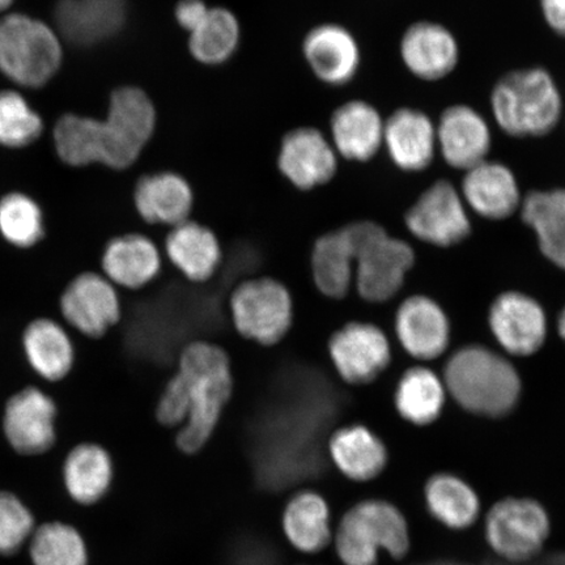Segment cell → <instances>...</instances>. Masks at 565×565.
Wrapping results in <instances>:
<instances>
[{
	"label": "cell",
	"mask_w": 565,
	"mask_h": 565,
	"mask_svg": "<svg viewBox=\"0 0 565 565\" xmlns=\"http://www.w3.org/2000/svg\"><path fill=\"white\" fill-rule=\"evenodd\" d=\"M13 0H0V12L6 11L12 4Z\"/></svg>",
	"instance_id": "43"
},
{
	"label": "cell",
	"mask_w": 565,
	"mask_h": 565,
	"mask_svg": "<svg viewBox=\"0 0 565 565\" xmlns=\"http://www.w3.org/2000/svg\"><path fill=\"white\" fill-rule=\"evenodd\" d=\"M302 53L317 79L333 87L352 82L362 62L356 39L348 28L333 23L309 31L302 42Z\"/></svg>",
	"instance_id": "23"
},
{
	"label": "cell",
	"mask_w": 565,
	"mask_h": 565,
	"mask_svg": "<svg viewBox=\"0 0 565 565\" xmlns=\"http://www.w3.org/2000/svg\"><path fill=\"white\" fill-rule=\"evenodd\" d=\"M210 7L204 0H179L174 9L177 24L192 33L207 17Z\"/></svg>",
	"instance_id": "40"
},
{
	"label": "cell",
	"mask_w": 565,
	"mask_h": 565,
	"mask_svg": "<svg viewBox=\"0 0 565 565\" xmlns=\"http://www.w3.org/2000/svg\"><path fill=\"white\" fill-rule=\"evenodd\" d=\"M343 230L351 244L360 298L373 303L394 298L415 264L413 247L371 221L352 222Z\"/></svg>",
	"instance_id": "6"
},
{
	"label": "cell",
	"mask_w": 565,
	"mask_h": 565,
	"mask_svg": "<svg viewBox=\"0 0 565 565\" xmlns=\"http://www.w3.org/2000/svg\"><path fill=\"white\" fill-rule=\"evenodd\" d=\"M38 521L18 493L0 490V557L11 559L30 543Z\"/></svg>",
	"instance_id": "39"
},
{
	"label": "cell",
	"mask_w": 565,
	"mask_h": 565,
	"mask_svg": "<svg viewBox=\"0 0 565 565\" xmlns=\"http://www.w3.org/2000/svg\"><path fill=\"white\" fill-rule=\"evenodd\" d=\"M189 34V51L193 58L202 65L221 66L237 52L242 26L231 10L212 7L202 23Z\"/></svg>",
	"instance_id": "36"
},
{
	"label": "cell",
	"mask_w": 565,
	"mask_h": 565,
	"mask_svg": "<svg viewBox=\"0 0 565 565\" xmlns=\"http://www.w3.org/2000/svg\"><path fill=\"white\" fill-rule=\"evenodd\" d=\"M494 338L513 356L534 355L545 344L547 318L545 310L530 296L510 291L492 302L489 316Z\"/></svg>",
	"instance_id": "15"
},
{
	"label": "cell",
	"mask_w": 565,
	"mask_h": 565,
	"mask_svg": "<svg viewBox=\"0 0 565 565\" xmlns=\"http://www.w3.org/2000/svg\"><path fill=\"white\" fill-rule=\"evenodd\" d=\"M157 126L151 97L138 87H121L113 92L105 119L62 116L54 129L55 150L71 167L97 162L124 171L136 164Z\"/></svg>",
	"instance_id": "1"
},
{
	"label": "cell",
	"mask_w": 565,
	"mask_h": 565,
	"mask_svg": "<svg viewBox=\"0 0 565 565\" xmlns=\"http://www.w3.org/2000/svg\"><path fill=\"white\" fill-rule=\"evenodd\" d=\"M384 129L385 121L373 105L352 100L339 106L331 116V143L338 157L366 162L384 146Z\"/></svg>",
	"instance_id": "30"
},
{
	"label": "cell",
	"mask_w": 565,
	"mask_h": 565,
	"mask_svg": "<svg viewBox=\"0 0 565 565\" xmlns=\"http://www.w3.org/2000/svg\"><path fill=\"white\" fill-rule=\"evenodd\" d=\"M44 212L33 198L10 193L0 198V236L17 250H31L44 242Z\"/></svg>",
	"instance_id": "37"
},
{
	"label": "cell",
	"mask_w": 565,
	"mask_h": 565,
	"mask_svg": "<svg viewBox=\"0 0 565 565\" xmlns=\"http://www.w3.org/2000/svg\"><path fill=\"white\" fill-rule=\"evenodd\" d=\"M557 329H559V334L563 339H565V308L559 317V322H557Z\"/></svg>",
	"instance_id": "42"
},
{
	"label": "cell",
	"mask_w": 565,
	"mask_h": 565,
	"mask_svg": "<svg viewBox=\"0 0 565 565\" xmlns=\"http://www.w3.org/2000/svg\"><path fill=\"white\" fill-rule=\"evenodd\" d=\"M444 385L466 412L487 418L512 413L521 395V380L510 360L483 345L455 352L445 366Z\"/></svg>",
	"instance_id": "3"
},
{
	"label": "cell",
	"mask_w": 565,
	"mask_h": 565,
	"mask_svg": "<svg viewBox=\"0 0 565 565\" xmlns=\"http://www.w3.org/2000/svg\"><path fill=\"white\" fill-rule=\"evenodd\" d=\"M384 146L395 167L409 173L422 172L435 159L436 125L418 109L395 110L385 121Z\"/></svg>",
	"instance_id": "28"
},
{
	"label": "cell",
	"mask_w": 565,
	"mask_h": 565,
	"mask_svg": "<svg viewBox=\"0 0 565 565\" xmlns=\"http://www.w3.org/2000/svg\"><path fill=\"white\" fill-rule=\"evenodd\" d=\"M280 524L288 545L301 554H320L333 543L330 505L316 490L294 492L282 508Z\"/></svg>",
	"instance_id": "29"
},
{
	"label": "cell",
	"mask_w": 565,
	"mask_h": 565,
	"mask_svg": "<svg viewBox=\"0 0 565 565\" xmlns=\"http://www.w3.org/2000/svg\"><path fill=\"white\" fill-rule=\"evenodd\" d=\"M102 274L121 291L137 292L157 279L164 265L161 249L145 232H126L105 244Z\"/></svg>",
	"instance_id": "16"
},
{
	"label": "cell",
	"mask_w": 565,
	"mask_h": 565,
	"mask_svg": "<svg viewBox=\"0 0 565 565\" xmlns=\"http://www.w3.org/2000/svg\"><path fill=\"white\" fill-rule=\"evenodd\" d=\"M278 169L294 188L309 192L334 179L338 153L320 130L298 127L281 139Z\"/></svg>",
	"instance_id": "14"
},
{
	"label": "cell",
	"mask_w": 565,
	"mask_h": 565,
	"mask_svg": "<svg viewBox=\"0 0 565 565\" xmlns=\"http://www.w3.org/2000/svg\"><path fill=\"white\" fill-rule=\"evenodd\" d=\"M334 548L343 565H377L381 551L404 559L412 546L404 513L385 500H363L342 515Z\"/></svg>",
	"instance_id": "5"
},
{
	"label": "cell",
	"mask_w": 565,
	"mask_h": 565,
	"mask_svg": "<svg viewBox=\"0 0 565 565\" xmlns=\"http://www.w3.org/2000/svg\"><path fill=\"white\" fill-rule=\"evenodd\" d=\"M461 195L466 206L489 221H504L522 203L514 173L503 162L489 159L465 172Z\"/></svg>",
	"instance_id": "26"
},
{
	"label": "cell",
	"mask_w": 565,
	"mask_h": 565,
	"mask_svg": "<svg viewBox=\"0 0 565 565\" xmlns=\"http://www.w3.org/2000/svg\"><path fill=\"white\" fill-rule=\"evenodd\" d=\"M310 273L317 291L323 298L341 301L348 298L355 267L348 235L342 228L316 237L310 250Z\"/></svg>",
	"instance_id": "31"
},
{
	"label": "cell",
	"mask_w": 565,
	"mask_h": 565,
	"mask_svg": "<svg viewBox=\"0 0 565 565\" xmlns=\"http://www.w3.org/2000/svg\"><path fill=\"white\" fill-rule=\"evenodd\" d=\"M55 24L63 38L82 47L108 41L124 30L126 0H60Z\"/></svg>",
	"instance_id": "22"
},
{
	"label": "cell",
	"mask_w": 565,
	"mask_h": 565,
	"mask_svg": "<svg viewBox=\"0 0 565 565\" xmlns=\"http://www.w3.org/2000/svg\"><path fill=\"white\" fill-rule=\"evenodd\" d=\"M447 399L444 381L426 366H414L401 377L395 407L406 422L428 426L440 418Z\"/></svg>",
	"instance_id": "34"
},
{
	"label": "cell",
	"mask_w": 565,
	"mask_h": 565,
	"mask_svg": "<svg viewBox=\"0 0 565 565\" xmlns=\"http://www.w3.org/2000/svg\"><path fill=\"white\" fill-rule=\"evenodd\" d=\"M395 331L408 355L423 362L441 356L450 341L447 315L427 296H413L402 302L395 317Z\"/></svg>",
	"instance_id": "25"
},
{
	"label": "cell",
	"mask_w": 565,
	"mask_h": 565,
	"mask_svg": "<svg viewBox=\"0 0 565 565\" xmlns=\"http://www.w3.org/2000/svg\"><path fill=\"white\" fill-rule=\"evenodd\" d=\"M161 253L193 285H207L223 264V246L215 231L194 218L167 232Z\"/></svg>",
	"instance_id": "17"
},
{
	"label": "cell",
	"mask_w": 565,
	"mask_h": 565,
	"mask_svg": "<svg viewBox=\"0 0 565 565\" xmlns=\"http://www.w3.org/2000/svg\"><path fill=\"white\" fill-rule=\"evenodd\" d=\"M405 223L420 242L439 247L461 244L471 233L463 198L445 180L435 182L418 198L408 209Z\"/></svg>",
	"instance_id": "13"
},
{
	"label": "cell",
	"mask_w": 565,
	"mask_h": 565,
	"mask_svg": "<svg viewBox=\"0 0 565 565\" xmlns=\"http://www.w3.org/2000/svg\"><path fill=\"white\" fill-rule=\"evenodd\" d=\"M25 363L40 380L51 385L62 383L73 372L76 349L73 337L53 317H38L21 333Z\"/></svg>",
	"instance_id": "21"
},
{
	"label": "cell",
	"mask_w": 565,
	"mask_h": 565,
	"mask_svg": "<svg viewBox=\"0 0 565 565\" xmlns=\"http://www.w3.org/2000/svg\"><path fill=\"white\" fill-rule=\"evenodd\" d=\"M327 451L334 468L356 483L371 482L383 475L388 461L384 441L359 423L335 428L329 436Z\"/></svg>",
	"instance_id": "27"
},
{
	"label": "cell",
	"mask_w": 565,
	"mask_h": 565,
	"mask_svg": "<svg viewBox=\"0 0 565 565\" xmlns=\"http://www.w3.org/2000/svg\"><path fill=\"white\" fill-rule=\"evenodd\" d=\"M116 471L115 458L102 444L77 443L63 457V490L73 503L84 508L95 507L111 491Z\"/></svg>",
	"instance_id": "20"
},
{
	"label": "cell",
	"mask_w": 565,
	"mask_h": 565,
	"mask_svg": "<svg viewBox=\"0 0 565 565\" xmlns=\"http://www.w3.org/2000/svg\"><path fill=\"white\" fill-rule=\"evenodd\" d=\"M58 404L38 385H26L6 401L0 430L7 447L21 458H40L58 445Z\"/></svg>",
	"instance_id": "9"
},
{
	"label": "cell",
	"mask_w": 565,
	"mask_h": 565,
	"mask_svg": "<svg viewBox=\"0 0 565 565\" xmlns=\"http://www.w3.org/2000/svg\"><path fill=\"white\" fill-rule=\"evenodd\" d=\"M430 514L444 526L465 530L476 524L480 514L477 492L463 479L448 472L430 478L424 489Z\"/></svg>",
	"instance_id": "33"
},
{
	"label": "cell",
	"mask_w": 565,
	"mask_h": 565,
	"mask_svg": "<svg viewBox=\"0 0 565 565\" xmlns=\"http://www.w3.org/2000/svg\"><path fill=\"white\" fill-rule=\"evenodd\" d=\"M521 216L535 232L543 256L565 270V189L529 193Z\"/></svg>",
	"instance_id": "32"
},
{
	"label": "cell",
	"mask_w": 565,
	"mask_h": 565,
	"mask_svg": "<svg viewBox=\"0 0 565 565\" xmlns=\"http://www.w3.org/2000/svg\"><path fill=\"white\" fill-rule=\"evenodd\" d=\"M328 356L338 377L351 386L373 383L392 360L391 344L376 324L350 321L330 335Z\"/></svg>",
	"instance_id": "12"
},
{
	"label": "cell",
	"mask_w": 565,
	"mask_h": 565,
	"mask_svg": "<svg viewBox=\"0 0 565 565\" xmlns=\"http://www.w3.org/2000/svg\"><path fill=\"white\" fill-rule=\"evenodd\" d=\"M401 58L422 81H441L454 73L459 61L458 42L449 30L433 21H418L401 40Z\"/></svg>",
	"instance_id": "24"
},
{
	"label": "cell",
	"mask_w": 565,
	"mask_h": 565,
	"mask_svg": "<svg viewBox=\"0 0 565 565\" xmlns=\"http://www.w3.org/2000/svg\"><path fill=\"white\" fill-rule=\"evenodd\" d=\"M44 122L25 98L13 90L0 92V145L24 148L34 143Z\"/></svg>",
	"instance_id": "38"
},
{
	"label": "cell",
	"mask_w": 565,
	"mask_h": 565,
	"mask_svg": "<svg viewBox=\"0 0 565 565\" xmlns=\"http://www.w3.org/2000/svg\"><path fill=\"white\" fill-rule=\"evenodd\" d=\"M31 565H89L88 543L79 529L52 520L35 527L26 546Z\"/></svg>",
	"instance_id": "35"
},
{
	"label": "cell",
	"mask_w": 565,
	"mask_h": 565,
	"mask_svg": "<svg viewBox=\"0 0 565 565\" xmlns=\"http://www.w3.org/2000/svg\"><path fill=\"white\" fill-rule=\"evenodd\" d=\"M172 380L188 412L185 424L175 433V447L182 455L194 456L215 434L232 398L228 353L212 342H190L180 352Z\"/></svg>",
	"instance_id": "2"
},
{
	"label": "cell",
	"mask_w": 565,
	"mask_h": 565,
	"mask_svg": "<svg viewBox=\"0 0 565 565\" xmlns=\"http://www.w3.org/2000/svg\"><path fill=\"white\" fill-rule=\"evenodd\" d=\"M132 203L141 222L171 230L192 218L195 195L185 177L164 171L140 177Z\"/></svg>",
	"instance_id": "18"
},
{
	"label": "cell",
	"mask_w": 565,
	"mask_h": 565,
	"mask_svg": "<svg viewBox=\"0 0 565 565\" xmlns=\"http://www.w3.org/2000/svg\"><path fill=\"white\" fill-rule=\"evenodd\" d=\"M62 63L60 35L44 21L21 13L0 19V73L21 87L40 88Z\"/></svg>",
	"instance_id": "7"
},
{
	"label": "cell",
	"mask_w": 565,
	"mask_h": 565,
	"mask_svg": "<svg viewBox=\"0 0 565 565\" xmlns=\"http://www.w3.org/2000/svg\"><path fill=\"white\" fill-rule=\"evenodd\" d=\"M228 308L236 333L264 348L279 344L292 328V296L277 279L256 277L238 281L230 294Z\"/></svg>",
	"instance_id": "8"
},
{
	"label": "cell",
	"mask_w": 565,
	"mask_h": 565,
	"mask_svg": "<svg viewBox=\"0 0 565 565\" xmlns=\"http://www.w3.org/2000/svg\"><path fill=\"white\" fill-rule=\"evenodd\" d=\"M437 148L448 166L469 171L489 158L492 136L489 122L471 106L445 109L436 126Z\"/></svg>",
	"instance_id": "19"
},
{
	"label": "cell",
	"mask_w": 565,
	"mask_h": 565,
	"mask_svg": "<svg viewBox=\"0 0 565 565\" xmlns=\"http://www.w3.org/2000/svg\"><path fill=\"white\" fill-rule=\"evenodd\" d=\"M491 110L494 121L508 136L540 138L559 125L563 98L545 68L518 70L501 77L494 86Z\"/></svg>",
	"instance_id": "4"
},
{
	"label": "cell",
	"mask_w": 565,
	"mask_h": 565,
	"mask_svg": "<svg viewBox=\"0 0 565 565\" xmlns=\"http://www.w3.org/2000/svg\"><path fill=\"white\" fill-rule=\"evenodd\" d=\"M551 532L548 513L539 501L507 498L486 515L484 534L494 554L513 563H525L540 555Z\"/></svg>",
	"instance_id": "10"
},
{
	"label": "cell",
	"mask_w": 565,
	"mask_h": 565,
	"mask_svg": "<svg viewBox=\"0 0 565 565\" xmlns=\"http://www.w3.org/2000/svg\"><path fill=\"white\" fill-rule=\"evenodd\" d=\"M540 4L551 30L565 38V0H540Z\"/></svg>",
	"instance_id": "41"
},
{
	"label": "cell",
	"mask_w": 565,
	"mask_h": 565,
	"mask_svg": "<svg viewBox=\"0 0 565 565\" xmlns=\"http://www.w3.org/2000/svg\"><path fill=\"white\" fill-rule=\"evenodd\" d=\"M58 310L76 335L98 341L122 320L121 294L102 273L84 271L63 288Z\"/></svg>",
	"instance_id": "11"
}]
</instances>
